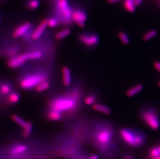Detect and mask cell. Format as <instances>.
<instances>
[{
    "instance_id": "obj_1",
    "label": "cell",
    "mask_w": 160,
    "mask_h": 159,
    "mask_svg": "<svg viewBox=\"0 0 160 159\" xmlns=\"http://www.w3.org/2000/svg\"><path fill=\"white\" fill-rule=\"evenodd\" d=\"M115 133L113 124L109 121L95 120L90 125L88 142L103 159H116L119 153Z\"/></svg>"
},
{
    "instance_id": "obj_2",
    "label": "cell",
    "mask_w": 160,
    "mask_h": 159,
    "mask_svg": "<svg viewBox=\"0 0 160 159\" xmlns=\"http://www.w3.org/2000/svg\"><path fill=\"white\" fill-rule=\"evenodd\" d=\"M81 97V90L79 87H75L67 95L53 99L50 102V108L61 113L74 112L78 108Z\"/></svg>"
},
{
    "instance_id": "obj_3",
    "label": "cell",
    "mask_w": 160,
    "mask_h": 159,
    "mask_svg": "<svg viewBox=\"0 0 160 159\" xmlns=\"http://www.w3.org/2000/svg\"><path fill=\"white\" fill-rule=\"evenodd\" d=\"M120 140L130 148L138 149L146 143L147 137L142 131L130 128H122L119 131Z\"/></svg>"
},
{
    "instance_id": "obj_4",
    "label": "cell",
    "mask_w": 160,
    "mask_h": 159,
    "mask_svg": "<svg viewBox=\"0 0 160 159\" xmlns=\"http://www.w3.org/2000/svg\"><path fill=\"white\" fill-rule=\"evenodd\" d=\"M141 120L152 130L157 131L160 127V118L159 112L152 106H144L139 111Z\"/></svg>"
},
{
    "instance_id": "obj_5",
    "label": "cell",
    "mask_w": 160,
    "mask_h": 159,
    "mask_svg": "<svg viewBox=\"0 0 160 159\" xmlns=\"http://www.w3.org/2000/svg\"><path fill=\"white\" fill-rule=\"evenodd\" d=\"M45 75L41 74H33L27 75L21 80L20 85L22 89H30L36 86L40 83L46 80Z\"/></svg>"
},
{
    "instance_id": "obj_6",
    "label": "cell",
    "mask_w": 160,
    "mask_h": 159,
    "mask_svg": "<svg viewBox=\"0 0 160 159\" xmlns=\"http://www.w3.org/2000/svg\"><path fill=\"white\" fill-rule=\"evenodd\" d=\"M57 11L61 21L64 24H69L72 19V12L67 0H58Z\"/></svg>"
},
{
    "instance_id": "obj_7",
    "label": "cell",
    "mask_w": 160,
    "mask_h": 159,
    "mask_svg": "<svg viewBox=\"0 0 160 159\" xmlns=\"http://www.w3.org/2000/svg\"><path fill=\"white\" fill-rule=\"evenodd\" d=\"M80 42L88 48H94L98 45L99 37L98 35L92 33H83L78 36Z\"/></svg>"
},
{
    "instance_id": "obj_8",
    "label": "cell",
    "mask_w": 160,
    "mask_h": 159,
    "mask_svg": "<svg viewBox=\"0 0 160 159\" xmlns=\"http://www.w3.org/2000/svg\"><path fill=\"white\" fill-rule=\"evenodd\" d=\"M72 19L80 27H83L87 20V16L83 11L75 10L72 14Z\"/></svg>"
},
{
    "instance_id": "obj_9",
    "label": "cell",
    "mask_w": 160,
    "mask_h": 159,
    "mask_svg": "<svg viewBox=\"0 0 160 159\" xmlns=\"http://www.w3.org/2000/svg\"><path fill=\"white\" fill-rule=\"evenodd\" d=\"M42 54L40 51H32L25 53L17 56V58L21 62H24L28 60H33L41 59Z\"/></svg>"
},
{
    "instance_id": "obj_10",
    "label": "cell",
    "mask_w": 160,
    "mask_h": 159,
    "mask_svg": "<svg viewBox=\"0 0 160 159\" xmlns=\"http://www.w3.org/2000/svg\"><path fill=\"white\" fill-rule=\"evenodd\" d=\"M31 27V24L30 23L26 22L21 24L15 30L12 36L15 38L20 37L21 36H24L27 33Z\"/></svg>"
},
{
    "instance_id": "obj_11",
    "label": "cell",
    "mask_w": 160,
    "mask_h": 159,
    "mask_svg": "<svg viewBox=\"0 0 160 159\" xmlns=\"http://www.w3.org/2000/svg\"><path fill=\"white\" fill-rule=\"evenodd\" d=\"M47 26V20H42L35 29V30L32 33V39L34 40L38 39L42 35Z\"/></svg>"
},
{
    "instance_id": "obj_12",
    "label": "cell",
    "mask_w": 160,
    "mask_h": 159,
    "mask_svg": "<svg viewBox=\"0 0 160 159\" xmlns=\"http://www.w3.org/2000/svg\"><path fill=\"white\" fill-rule=\"evenodd\" d=\"M63 82L64 85L69 86L72 82L71 73L70 69L67 67H64L62 69Z\"/></svg>"
},
{
    "instance_id": "obj_13",
    "label": "cell",
    "mask_w": 160,
    "mask_h": 159,
    "mask_svg": "<svg viewBox=\"0 0 160 159\" xmlns=\"http://www.w3.org/2000/svg\"><path fill=\"white\" fill-rule=\"evenodd\" d=\"M92 108L97 111L101 112L105 115H110L112 113V110L107 105L101 104H95L92 105Z\"/></svg>"
},
{
    "instance_id": "obj_14",
    "label": "cell",
    "mask_w": 160,
    "mask_h": 159,
    "mask_svg": "<svg viewBox=\"0 0 160 159\" xmlns=\"http://www.w3.org/2000/svg\"><path fill=\"white\" fill-rule=\"evenodd\" d=\"M98 100V95L94 92H90L87 94L84 99L85 104L88 105H93Z\"/></svg>"
},
{
    "instance_id": "obj_15",
    "label": "cell",
    "mask_w": 160,
    "mask_h": 159,
    "mask_svg": "<svg viewBox=\"0 0 160 159\" xmlns=\"http://www.w3.org/2000/svg\"><path fill=\"white\" fill-rule=\"evenodd\" d=\"M143 89V85L142 84H138L134 86L133 87H131L128 89L126 92V95L128 97H132L133 96L139 93Z\"/></svg>"
},
{
    "instance_id": "obj_16",
    "label": "cell",
    "mask_w": 160,
    "mask_h": 159,
    "mask_svg": "<svg viewBox=\"0 0 160 159\" xmlns=\"http://www.w3.org/2000/svg\"><path fill=\"white\" fill-rule=\"evenodd\" d=\"M27 149V147L26 146L22 144H19L12 147L11 150V153L12 156H16L23 153Z\"/></svg>"
},
{
    "instance_id": "obj_17",
    "label": "cell",
    "mask_w": 160,
    "mask_h": 159,
    "mask_svg": "<svg viewBox=\"0 0 160 159\" xmlns=\"http://www.w3.org/2000/svg\"><path fill=\"white\" fill-rule=\"evenodd\" d=\"M47 117H48L49 120L58 121L60 120L62 118V113L50 108L47 114Z\"/></svg>"
},
{
    "instance_id": "obj_18",
    "label": "cell",
    "mask_w": 160,
    "mask_h": 159,
    "mask_svg": "<svg viewBox=\"0 0 160 159\" xmlns=\"http://www.w3.org/2000/svg\"><path fill=\"white\" fill-rule=\"evenodd\" d=\"M24 63L21 62L17 58V56H12L8 60V66L11 68H17L22 66Z\"/></svg>"
},
{
    "instance_id": "obj_19",
    "label": "cell",
    "mask_w": 160,
    "mask_h": 159,
    "mask_svg": "<svg viewBox=\"0 0 160 159\" xmlns=\"http://www.w3.org/2000/svg\"><path fill=\"white\" fill-rule=\"evenodd\" d=\"M147 154L148 156V158L150 159H154L160 156L157 146L150 147L147 150Z\"/></svg>"
},
{
    "instance_id": "obj_20",
    "label": "cell",
    "mask_w": 160,
    "mask_h": 159,
    "mask_svg": "<svg viewBox=\"0 0 160 159\" xmlns=\"http://www.w3.org/2000/svg\"><path fill=\"white\" fill-rule=\"evenodd\" d=\"M71 34V30L68 28L64 29L59 31L55 35L56 38L58 40H61L64 38L67 37Z\"/></svg>"
},
{
    "instance_id": "obj_21",
    "label": "cell",
    "mask_w": 160,
    "mask_h": 159,
    "mask_svg": "<svg viewBox=\"0 0 160 159\" xmlns=\"http://www.w3.org/2000/svg\"><path fill=\"white\" fill-rule=\"evenodd\" d=\"M32 124L30 122H27L25 126L23 128V136L24 137H28L30 135L32 131Z\"/></svg>"
},
{
    "instance_id": "obj_22",
    "label": "cell",
    "mask_w": 160,
    "mask_h": 159,
    "mask_svg": "<svg viewBox=\"0 0 160 159\" xmlns=\"http://www.w3.org/2000/svg\"><path fill=\"white\" fill-rule=\"evenodd\" d=\"M124 4L125 9L129 12H132L135 11V6L134 0H125Z\"/></svg>"
},
{
    "instance_id": "obj_23",
    "label": "cell",
    "mask_w": 160,
    "mask_h": 159,
    "mask_svg": "<svg viewBox=\"0 0 160 159\" xmlns=\"http://www.w3.org/2000/svg\"><path fill=\"white\" fill-rule=\"evenodd\" d=\"M49 87V83L47 81H43L40 83L36 86V89L38 92H42L47 90Z\"/></svg>"
},
{
    "instance_id": "obj_24",
    "label": "cell",
    "mask_w": 160,
    "mask_h": 159,
    "mask_svg": "<svg viewBox=\"0 0 160 159\" xmlns=\"http://www.w3.org/2000/svg\"><path fill=\"white\" fill-rule=\"evenodd\" d=\"M11 90L12 89H11V85L8 83L2 84L0 86V92L2 95H8L11 93Z\"/></svg>"
},
{
    "instance_id": "obj_25",
    "label": "cell",
    "mask_w": 160,
    "mask_h": 159,
    "mask_svg": "<svg viewBox=\"0 0 160 159\" xmlns=\"http://www.w3.org/2000/svg\"><path fill=\"white\" fill-rule=\"evenodd\" d=\"M12 120H14L16 123H17L19 126L22 128L26 125L27 122L23 120L21 117H20L19 116L17 115H13L12 116Z\"/></svg>"
},
{
    "instance_id": "obj_26",
    "label": "cell",
    "mask_w": 160,
    "mask_h": 159,
    "mask_svg": "<svg viewBox=\"0 0 160 159\" xmlns=\"http://www.w3.org/2000/svg\"><path fill=\"white\" fill-rule=\"evenodd\" d=\"M20 99L19 95L16 92L10 94L8 98L9 103L12 104H16L19 101Z\"/></svg>"
},
{
    "instance_id": "obj_27",
    "label": "cell",
    "mask_w": 160,
    "mask_h": 159,
    "mask_svg": "<svg viewBox=\"0 0 160 159\" xmlns=\"http://www.w3.org/2000/svg\"><path fill=\"white\" fill-rule=\"evenodd\" d=\"M120 41L123 44L127 45L130 43V39L128 35L123 32H120L118 34Z\"/></svg>"
},
{
    "instance_id": "obj_28",
    "label": "cell",
    "mask_w": 160,
    "mask_h": 159,
    "mask_svg": "<svg viewBox=\"0 0 160 159\" xmlns=\"http://www.w3.org/2000/svg\"><path fill=\"white\" fill-rule=\"evenodd\" d=\"M27 5L28 8L31 10L36 9L39 6V0H29Z\"/></svg>"
},
{
    "instance_id": "obj_29",
    "label": "cell",
    "mask_w": 160,
    "mask_h": 159,
    "mask_svg": "<svg viewBox=\"0 0 160 159\" xmlns=\"http://www.w3.org/2000/svg\"><path fill=\"white\" fill-rule=\"evenodd\" d=\"M157 32L155 30L150 31L149 32L146 33L143 37H142V39L143 41H148L152 39V38L154 37L155 36L157 35Z\"/></svg>"
},
{
    "instance_id": "obj_30",
    "label": "cell",
    "mask_w": 160,
    "mask_h": 159,
    "mask_svg": "<svg viewBox=\"0 0 160 159\" xmlns=\"http://www.w3.org/2000/svg\"><path fill=\"white\" fill-rule=\"evenodd\" d=\"M59 22V20L57 18L52 17L47 20V26H48L49 27L53 28L57 27L58 26Z\"/></svg>"
},
{
    "instance_id": "obj_31",
    "label": "cell",
    "mask_w": 160,
    "mask_h": 159,
    "mask_svg": "<svg viewBox=\"0 0 160 159\" xmlns=\"http://www.w3.org/2000/svg\"><path fill=\"white\" fill-rule=\"evenodd\" d=\"M122 159H135L134 157L131 153H127L123 155Z\"/></svg>"
},
{
    "instance_id": "obj_32",
    "label": "cell",
    "mask_w": 160,
    "mask_h": 159,
    "mask_svg": "<svg viewBox=\"0 0 160 159\" xmlns=\"http://www.w3.org/2000/svg\"><path fill=\"white\" fill-rule=\"evenodd\" d=\"M153 66L156 70L160 73V61H156L154 62Z\"/></svg>"
},
{
    "instance_id": "obj_33",
    "label": "cell",
    "mask_w": 160,
    "mask_h": 159,
    "mask_svg": "<svg viewBox=\"0 0 160 159\" xmlns=\"http://www.w3.org/2000/svg\"><path fill=\"white\" fill-rule=\"evenodd\" d=\"M87 159H99L98 155L92 154V155H88Z\"/></svg>"
},
{
    "instance_id": "obj_34",
    "label": "cell",
    "mask_w": 160,
    "mask_h": 159,
    "mask_svg": "<svg viewBox=\"0 0 160 159\" xmlns=\"http://www.w3.org/2000/svg\"><path fill=\"white\" fill-rule=\"evenodd\" d=\"M88 155H86V154H82V155L79 156L77 158H76L75 159H87Z\"/></svg>"
},
{
    "instance_id": "obj_35",
    "label": "cell",
    "mask_w": 160,
    "mask_h": 159,
    "mask_svg": "<svg viewBox=\"0 0 160 159\" xmlns=\"http://www.w3.org/2000/svg\"><path fill=\"white\" fill-rule=\"evenodd\" d=\"M142 0H134L135 6H138L142 2Z\"/></svg>"
},
{
    "instance_id": "obj_36",
    "label": "cell",
    "mask_w": 160,
    "mask_h": 159,
    "mask_svg": "<svg viewBox=\"0 0 160 159\" xmlns=\"http://www.w3.org/2000/svg\"><path fill=\"white\" fill-rule=\"evenodd\" d=\"M108 2L109 3H114L120 1L121 0H107Z\"/></svg>"
},
{
    "instance_id": "obj_37",
    "label": "cell",
    "mask_w": 160,
    "mask_h": 159,
    "mask_svg": "<svg viewBox=\"0 0 160 159\" xmlns=\"http://www.w3.org/2000/svg\"><path fill=\"white\" fill-rule=\"evenodd\" d=\"M157 146L158 149V151H159V153H160V143L159 145H158Z\"/></svg>"
},
{
    "instance_id": "obj_38",
    "label": "cell",
    "mask_w": 160,
    "mask_h": 159,
    "mask_svg": "<svg viewBox=\"0 0 160 159\" xmlns=\"http://www.w3.org/2000/svg\"><path fill=\"white\" fill-rule=\"evenodd\" d=\"M158 85L159 87H160V81H159V82H158Z\"/></svg>"
},
{
    "instance_id": "obj_39",
    "label": "cell",
    "mask_w": 160,
    "mask_h": 159,
    "mask_svg": "<svg viewBox=\"0 0 160 159\" xmlns=\"http://www.w3.org/2000/svg\"><path fill=\"white\" fill-rule=\"evenodd\" d=\"M149 159V158H147V159Z\"/></svg>"
}]
</instances>
